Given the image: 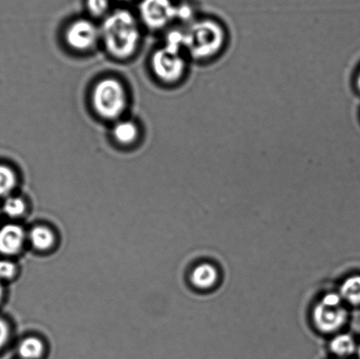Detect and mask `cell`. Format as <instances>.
<instances>
[{
    "label": "cell",
    "instance_id": "cell-1",
    "mask_svg": "<svg viewBox=\"0 0 360 359\" xmlns=\"http://www.w3.org/2000/svg\"><path fill=\"white\" fill-rule=\"evenodd\" d=\"M100 28L105 49L114 58H129L139 48V25L129 11L116 10L108 14Z\"/></svg>",
    "mask_w": 360,
    "mask_h": 359
},
{
    "label": "cell",
    "instance_id": "cell-2",
    "mask_svg": "<svg viewBox=\"0 0 360 359\" xmlns=\"http://www.w3.org/2000/svg\"><path fill=\"white\" fill-rule=\"evenodd\" d=\"M225 41L224 27L213 20L197 21L184 33L185 48L196 60L214 58L224 48Z\"/></svg>",
    "mask_w": 360,
    "mask_h": 359
},
{
    "label": "cell",
    "instance_id": "cell-3",
    "mask_svg": "<svg viewBox=\"0 0 360 359\" xmlns=\"http://www.w3.org/2000/svg\"><path fill=\"white\" fill-rule=\"evenodd\" d=\"M91 101L95 112L101 118L117 119L128 107V95L124 86L118 79L108 77L95 84Z\"/></svg>",
    "mask_w": 360,
    "mask_h": 359
},
{
    "label": "cell",
    "instance_id": "cell-4",
    "mask_svg": "<svg viewBox=\"0 0 360 359\" xmlns=\"http://www.w3.org/2000/svg\"><path fill=\"white\" fill-rule=\"evenodd\" d=\"M341 295L328 294L316 306L313 320L316 328L324 333H333L345 325L347 313L342 306Z\"/></svg>",
    "mask_w": 360,
    "mask_h": 359
},
{
    "label": "cell",
    "instance_id": "cell-5",
    "mask_svg": "<svg viewBox=\"0 0 360 359\" xmlns=\"http://www.w3.org/2000/svg\"><path fill=\"white\" fill-rule=\"evenodd\" d=\"M155 75L167 84H174L182 79L186 65L181 51L164 46L158 49L151 58Z\"/></svg>",
    "mask_w": 360,
    "mask_h": 359
},
{
    "label": "cell",
    "instance_id": "cell-6",
    "mask_svg": "<svg viewBox=\"0 0 360 359\" xmlns=\"http://www.w3.org/2000/svg\"><path fill=\"white\" fill-rule=\"evenodd\" d=\"M100 39L101 28L87 19L73 21L65 32L66 44L77 51H90L95 47Z\"/></svg>",
    "mask_w": 360,
    "mask_h": 359
},
{
    "label": "cell",
    "instance_id": "cell-7",
    "mask_svg": "<svg viewBox=\"0 0 360 359\" xmlns=\"http://www.w3.org/2000/svg\"><path fill=\"white\" fill-rule=\"evenodd\" d=\"M175 6L171 0H142L139 6L141 19L150 30H161L176 19Z\"/></svg>",
    "mask_w": 360,
    "mask_h": 359
},
{
    "label": "cell",
    "instance_id": "cell-8",
    "mask_svg": "<svg viewBox=\"0 0 360 359\" xmlns=\"http://www.w3.org/2000/svg\"><path fill=\"white\" fill-rule=\"evenodd\" d=\"M24 240L22 228L9 224L0 230V252L4 254H15L20 251Z\"/></svg>",
    "mask_w": 360,
    "mask_h": 359
},
{
    "label": "cell",
    "instance_id": "cell-9",
    "mask_svg": "<svg viewBox=\"0 0 360 359\" xmlns=\"http://www.w3.org/2000/svg\"><path fill=\"white\" fill-rule=\"evenodd\" d=\"M191 280L194 286L200 289H210L217 282L218 272L210 263H202L193 270Z\"/></svg>",
    "mask_w": 360,
    "mask_h": 359
},
{
    "label": "cell",
    "instance_id": "cell-10",
    "mask_svg": "<svg viewBox=\"0 0 360 359\" xmlns=\"http://www.w3.org/2000/svg\"><path fill=\"white\" fill-rule=\"evenodd\" d=\"M112 137L122 145H130L139 138V129L135 122L119 121L112 128Z\"/></svg>",
    "mask_w": 360,
    "mask_h": 359
},
{
    "label": "cell",
    "instance_id": "cell-11",
    "mask_svg": "<svg viewBox=\"0 0 360 359\" xmlns=\"http://www.w3.org/2000/svg\"><path fill=\"white\" fill-rule=\"evenodd\" d=\"M340 295L343 300L354 305L360 304V276L348 278L340 288Z\"/></svg>",
    "mask_w": 360,
    "mask_h": 359
},
{
    "label": "cell",
    "instance_id": "cell-12",
    "mask_svg": "<svg viewBox=\"0 0 360 359\" xmlns=\"http://www.w3.org/2000/svg\"><path fill=\"white\" fill-rule=\"evenodd\" d=\"M330 350L340 357H347L354 354L356 351V343L354 337L342 334L331 341Z\"/></svg>",
    "mask_w": 360,
    "mask_h": 359
},
{
    "label": "cell",
    "instance_id": "cell-13",
    "mask_svg": "<svg viewBox=\"0 0 360 359\" xmlns=\"http://www.w3.org/2000/svg\"><path fill=\"white\" fill-rule=\"evenodd\" d=\"M30 240L35 248L44 251V249L51 247L54 242V235L48 228L37 227L31 231Z\"/></svg>",
    "mask_w": 360,
    "mask_h": 359
},
{
    "label": "cell",
    "instance_id": "cell-14",
    "mask_svg": "<svg viewBox=\"0 0 360 359\" xmlns=\"http://www.w3.org/2000/svg\"><path fill=\"white\" fill-rule=\"evenodd\" d=\"M44 351V346L40 340L37 339H27L20 344L19 353L24 359H38Z\"/></svg>",
    "mask_w": 360,
    "mask_h": 359
},
{
    "label": "cell",
    "instance_id": "cell-15",
    "mask_svg": "<svg viewBox=\"0 0 360 359\" xmlns=\"http://www.w3.org/2000/svg\"><path fill=\"white\" fill-rule=\"evenodd\" d=\"M16 184V175L13 169L0 164V196H5L12 191Z\"/></svg>",
    "mask_w": 360,
    "mask_h": 359
},
{
    "label": "cell",
    "instance_id": "cell-16",
    "mask_svg": "<svg viewBox=\"0 0 360 359\" xmlns=\"http://www.w3.org/2000/svg\"><path fill=\"white\" fill-rule=\"evenodd\" d=\"M25 210V204L22 200L20 198H14L11 197L6 200L5 205H4V211L9 216L16 217L22 214Z\"/></svg>",
    "mask_w": 360,
    "mask_h": 359
},
{
    "label": "cell",
    "instance_id": "cell-17",
    "mask_svg": "<svg viewBox=\"0 0 360 359\" xmlns=\"http://www.w3.org/2000/svg\"><path fill=\"white\" fill-rule=\"evenodd\" d=\"M86 5L91 15L101 17L107 14L110 0H86Z\"/></svg>",
    "mask_w": 360,
    "mask_h": 359
},
{
    "label": "cell",
    "instance_id": "cell-18",
    "mask_svg": "<svg viewBox=\"0 0 360 359\" xmlns=\"http://www.w3.org/2000/svg\"><path fill=\"white\" fill-rule=\"evenodd\" d=\"M15 273V266L8 261H0V278L10 279Z\"/></svg>",
    "mask_w": 360,
    "mask_h": 359
},
{
    "label": "cell",
    "instance_id": "cell-19",
    "mask_svg": "<svg viewBox=\"0 0 360 359\" xmlns=\"http://www.w3.org/2000/svg\"><path fill=\"white\" fill-rule=\"evenodd\" d=\"M7 337H8V329H7L6 322L0 320V348L6 342Z\"/></svg>",
    "mask_w": 360,
    "mask_h": 359
},
{
    "label": "cell",
    "instance_id": "cell-20",
    "mask_svg": "<svg viewBox=\"0 0 360 359\" xmlns=\"http://www.w3.org/2000/svg\"><path fill=\"white\" fill-rule=\"evenodd\" d=\"M356 86H357L358 89L360 91V70H359L357 77H356Z\"/></svg>",
    "mask_w": 360,
    "mask_h": 359
},
{
    "label": "cell",
    "instance_id": "cell-21",
    "mask_svg": "<svg viewBox=\"0 0 360 359\" xmlns=\"http://www.w3.org/2000/svg\"><path fill=\"white\" fill-rule=\"evenodd\" d=\"M2 296V288L1 286H0V299H1Z\"/></svg>",
    "mask_w": 360,
    "mask_h": 359
},
{
    "label": "cell",
    "instance_id": "cell-22",
    "mask_svg": "<svg viewBox=\"0 0 360 359\" xmlns=\"http://www.w3.org/2000/svg\"><path fill=\"white\" fill-rule=\"evenodd\" d=\"M359 359H360V346H359Z\"/></svg>",
    "mask_w": 360,
    "mask_h": 359
},
{
    "label": "cell",
    "instance_id": "cell-23",
    "mask_svg": "<svg viewBox=\"0 0 360 359\" xmlns=\"http://www.w3.org/2000/svg\"><path fill=\"white\" fill-rule=\"evenodd\" d=\"M122 1H128V0H122Z\"/></svg>",
    "mask_w": 360,
    "mask_h": 359
}]
</instances>
